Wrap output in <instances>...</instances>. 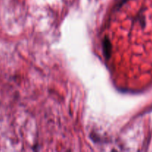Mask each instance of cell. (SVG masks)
Listing matches in <instances>:
<instances>
[{
    "instance_id": "7a4b0ae2",
    "label": "cell",
    "mask_w": 152,
    "mask_h": 152,
    "mask_svg": "<svg viewBox=\"0 0 152 152\" xmlns=\"http://www.w3.org/2000/svg\"><path fill=\"white\" fill-rule=\"evenodd\" d=\"M129 1V0H121V1L120 2V6H122L123 4H124V3H126V1Z\"/></svg>"
},
{
    "instance_id": "6da1fadb",
    "label": "cell",
    "mask_w": 152,
    "mask_h": 152,
    "mask_svg": "<svg viewBox=\"0 0 152 152\" xmlns=\"http://www.w3.org/2000/svg\"><path fill=\"white\" fill-rule=\"evenodd\" d=\"M102 49H103V54L105 56V58L108 60L111 57L112 46H111V41L106 36L105 37L103 42H102Z\"/></svg>"
}]
</instances>
